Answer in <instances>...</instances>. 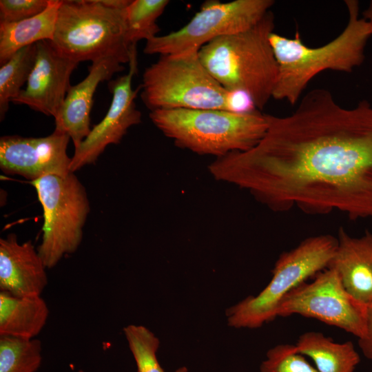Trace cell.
I'll return each mask as SVG.
<instances>
[{
    "label": "cell",
    "mask_w": 372,
    "mask_h": 372,
    "mask_svg": "<svg viewBox=\"0 0 372 372\" xmlns=\"http://www.w3.org/2000/svg\"><path fill=\"white\" fill-rule=\"evenodd\" d=\"M41 362L39 340L0 336V372H36Z\"/></svg>",
    "instance_id": "7402d4cb"
},
{
    "label": "cell",
    "mask_w": 372,
    "mask_h": 372,
    "mask_svg": "<svg viewBox=\"0 0 372 372\" xmlns=\"http://www.w3.org/2000/svg\"><path fill=\"white\" fill-rule=\"evenodd\" d=\"M344 2L348 22L336 38L322 46L306 45L298 31L293 39L271 33L270 42L278 65L272 98L294 105L311 79L321 72H351L363 63L366 45L372 37V28L360 17L358 1Z\"/></svg>",
    "instance_id": "7a4b0ae2"
},
{
    "label": "cell",
    "mask_w": 372,
    "mask_h": 372,
    "mask_svg": "<svg viewBox=\"0 0 372 372\" xmlns=\"http://www.w3.org/2000/svg\"><path fill=\"white\" fill-rule=\"evenodd\" d=\"M168 0H133L125 9L126 41L130 49L136 50L140 40L157 36L160 28L157 19L163 14Z\"/></svg>",
    "instance_id": "44dd1931"
},
{
    "label": "cell",
    "mask_w": 372,
    "mask_h": 372,
    "mask_svg": "<svg viewBox=\"0 0 372 372\" xmlns=\"http://www.w3.org/2000/svg\"><path fill=\"white\" fill-rule=\"evenodd\" d=\"M272 0L207 1L180 29L146 41L147 54H177L199 50L220 37L247 30L269 11Z\"/></svg>",
    "instance_id": "9c48e42d"
},
{
    "label": "cell",
    "mask_w": 372,
    "mask_h": 372,
    "mask_svg": "<svg viewBox=\"0 0 372 372\" xmlns=\"http://www.w3.org/2000/svg\"><path fill=\"white\" fill-rule=\"evenodd\" d=\"M141 97L151 111L176 109L227 110L225 90L202 63L198 51L161 55L145 68Z\"/></svg>",
    "instance_id": "52a82bcc"
},
{
    "label": "cell",
    "mask_w": 372,
    "mask_h": 372,
    "mask_svg": "<svg viewBox=\"0 0 372 372\" xmlns=\"http://www.w3.org/2000/svg\"><path fill=\"white\" fill-rule=\"evenodd\" d=\"M70 140L68 134L55 130L45 137L1 136L0 168L30 181L51 174L65 176L71 172L72 158L67 154Z\"/></svg>",
    "instance_id": "7c38bea8"
},
{
    "label": "cell",
    "mask_w": 372,
    "mask_h": 372,
    "mask_svg": "<svg viewBox=\"0 0 372 372\" xmlns=\"http://www.w3.org/2000/svg\"><path fill=\"white\" fill-rule=\"evenodd\" d=\"M337 246V238L321 234L309 237L282 253L269 284L258 295L248 296L226 309L228 326L257 329L276 318L280 304L289 293L329 267Z\"/></svg>",
    "instance_id": "8992f818"
},
{
    "label": "cell",
    "mask_w": 372,
    "mask_h": 372,
    "mask_svg": "<svg viewBox=\"0 0 372 372\" xmlns=\"http://www.w3.org/2000/svg\"><path fill=\"white\" fill-rule=\"evenodd\" d=\"M149 118L177 147L216 158L251 149L268 127L267 114L259 110L238 114L213 109L158 110L151 111Z\"/></svg>",
    "instance_id": "277c9868"
},
{
    "label": "cell",
    "mask_w": 372,
    "mask_h": 372,
    "mask_svg": "<svg viewBox=\"0 0 372 372\" xmlns=\"http://www.w3.org/2000/svg\"><path fill=\"white\" fill-rule=\"evenodd\" d=\"M175 372H188V369L186 366H180L178 368Z\"/></svg>",
    "instance_id": "83f0119b"
},
{
    "label": "cell",
    "mask_w": 372,
    "mask_h": 372,
    "mask_svg": "<svg viewBox=\"0 0 372 372\" xmlns=\"http://www.w3.org/2000/svg\"><path fill=\"white\" fill-rule=\"evenodd\" d=\"M260 372H319L300 353L296 346L281 344L266 353L260 366Z\"/></svg>",
    "instance_id": "cb8c5ba5"
},
{
    "label": "cell",
    "mask_w": 372,
    "mask_h": 372,
    "mask_svg": "<svg viewBox=\"0 0 372 372\" xmlns=\"http://www.w3.org/2000/svg\"><path fill=\"white\" fill-rule=\"evenodd\" d=\"M125 9L107 7L100 0L63 1L51 42L79 63L103 59L130 63L136 51L126 41Z\"/></svg>",
    "instance_id": "5b68a950"
},
{
    "label": "cell",
    "mask_w": 372,
    "mask_h": 372,
    "mask_svg": "<svg viewBox=\"0 0 372 372\" xmlns=\"http://www.w3.org/2000/svg\"><path fill=\"white\" fill-rule=\"evenodd\" d=\"M50 0H1L0 23H12L43 12Z\"/></svg>",
    "instance_id": "d4e9b609"
},
{
    "label": "cell",
    "mask_w": 372,
    "mask_h": 372,
    "mask_svg": "<svg viewBox=\"0 0 372 372\" xmlns=\"http://www.w3.org/2000/svg\"><path fill=\"white\" fill-rule=\"evenodd\" d=\"M259 143L216 158L213 178L247 191L275 212L297 207L323 215L333 211L352 220L372 219V105H340L316 88L289 115L267 114Z\"/></svg>",
    "instance_id": "6da1fadb"
},
{
    "label": "cell",
    "mask_w": 372,
    "mask_h": 372,
    "mask_svg": "<svg viewBox=\"0 0 372 372\" xmlns=\"http://www.w3.org/2000/svg\"><path fill=\"white\" fill-rule=\"evenodd\" d=\"M63 0H50L41 13L22 21L0 23V65L19 50L41 41H52Z\"/></svg>",
    "instance_id": "ac0fdd59"
},
{
    "label": "cell",
    "mask_w": 372,
    "mask_h": 372,
    "mask_svg": "<svg viewBox=\"0 0 372 372\" xmlns=\"http://www.w3.org/2000/svg\"><path fill=\"white\" fill-rule=\"evenodd\" d=\"M48 316L49 309L41 296L17 297L0 291V336L34 339Z\"/></svg>",
    "instance_id": "e0dca14e"
},
{
    "label": "cell",
    "mask_w": 372,
    "mask_h": 372,
    "mask_svg": "<svg viewBox=\"0 0 372 372\" xmlns=\"http://www.w3.org/2000/svg\"><path fill=\"white\" fill-rule=\"evenodd\" d=\"M129 65L127 74L109 81L108 87L112 94L109 110L79 147L74 149L70 166L71 172L94 163L107 145L118 144L130 127L141 123V112L135 103L140 87L132 88V78L137 70L136 57L132 58Z\"/></svg>",
    "instance_id": "8fae6325"
},
{
    "label": "cell",
    "mask_w": 372,
    "mask_h": 372,
    "mask_svg": "<svg viewBox=\"0 0 372 372\" xmlns=\"http://www.w3.org/2000/svg\"><path fill=\"white\" fill-rule=\"evenodd\" d=\"M37 45L32 44L17 51L0 68V118L3 120L9 103L21 92L33 69Z\"/></svg>",
    "instance_id": "ffe728a7"
},
{
    "label": "cell",
    "mask_w": 372,
    "mask_h": 372,
    "mask_svg": "<svg viewBox=\"0 0 372 372\" xmlns=\"http://www.w3.org/2000/svg\"><path fill=\"white\" fill-rule=\"evenodd\" d=\"M124 69L121 63L112 59L92 62L88 68L87 76L69 88L63 105L54 117L55 130L68 134L74 149L79 147L92 130L90 112L99 84L110 80L114 74Z\"/></svg>",
    "instance_id": "5bb4252c"
},
{
    "label": "cell",
    "mask_w": 372,
    "mask_h": 372,
    "mask_svg": "<svg viewBox=\"0 0 372 372\" xmlns=\"http://www.w3.org/2000/svg\"><path fill=\"white\" fill-rule=\"evenodd\" d=\"M45 267L31 240L15 234L0 239V291L17 297L40 296L48 285Z\"/></svg>",
    "instance_id": "9a60e30c"
},
{
    "label": "cell",
    "mask_w": 372,
    "mask_h": 372,
    "mask_svg": "<svg viewBox=\"0 0 372 372\" xmlns=\"http://www.w3.org/2000/svg\"><path fill=\"white\" fill-rule=\"evenodd\" d=\"M295 346L313 360L319 372H354L360 362L352 342H335L320 332L302 334Z\"/></svg>",
    "instance_id": "d6986e66"
},
{
    "label": "cell",
    "mask_w": 372,
    "mask_h": 372,
    "mask_svg": "<svg viewBox=\"0 0 372 372\" xmlns=\"http://www.w3.org/2000/svg\"><path fill=\"white\" fill-rule=\"evenodd\" d=\"M37 55L26 87L11 102L46 116H56L70 87L75 62L60 54L51 41L36 43Z\"/></svg>",
    "instance_id": "4fadbf2b"
},
{
    "label": "cell",
    "mask_w": 372,
    "mask_h": 372,
    "mask_svg": "<svg viewBox=\"0 0 372 372\" xmlns=\"http://www.w3.org/2000/svg\"><path fill=\"white\" fill-rule=\"evenodd\" d=\"M338 246L329 267L335 269L349 295L359 304H372V233L351 236L340 227Z\"/></svg>",
    "instance_id": "2e32d148"
},
{
    "label": "cell",
    "mask_w": 372,
    "mask_h": 372,
    "mask_svg": "<svg viewBox=\"0 0 372 372\" xmlns=\"http://www.w3.org/2000/svg\"><path fill=\"white\" fill-rule=\"evenodd\" d=\"M269 11L251 28L214 39L198 51L202 63L227 90H242L262 110L273 96L278 65L270 42L275 28Z\"/></svg>",
    "instance_id": "3957f363"
},
{
    "label": "cell",
    "mask_w": 372,
    "mask_h": 372,
    "mask_svg": "<svg viewBox=\"0 0 372 372\" xmlns=\"http://www.w3.org/2000/svg\"><path fill=\"white\" fill-rule=\"evenodd\" d=\"M363 17L369 22L372 28V1L363 13Z\"/></svg>",
    "instance_id": "4316f807"
},
{
    "label": "cell",
    "mask_w": 372,
    "mask_h": 372,
    "mask_svg": "<svg viewBox=\"0 0 372 372\" xmlns=\"http://www.w3.org/2000/svg\"><path fill=\"white\" fill-rule=\"evenodd\" d=\"M358 340L362 352L372 362V304L366 307L365 332Z\"/></svg>",
    "instance_id": "484cf974"
},
{
    "label": "cell",
    "mask_w": 372,
    "mask_h": 372,
    "mask_svg": "<svg viewBox=\"0 0 372 372\" xmlns=\"http://www.w3.org/2000/svg\"><path fill=\"white\" fill-rule=\"evenodd\" d=\"M123 333L137 372H165L157 358L160 340L151 330L141 324H132L124 327Z\"/></svg>",
    "instance_id": "603a6c76"
},
{
    "label": "cell",
    "mask_w": 372,
    "mask_h": 372,
    "mask_svg": "<svg viewBox=\"0 0 372 372\" xmlns=\"http://www.w3.org/2000/svg\"><path fill=\"white\" fill-rule=\"evenodd\" d=\"M30 183L43 210V235L37 250L45 267L50 269L79 247L90 203L85 187L74 172L65 176L47 175Z\"/></svg>",
    "instance_id": "ba28073f"
},
{
    "label": "cell",
    "mask_w": 372,
    "mask_h": 372,
    "mask_svg": "<svg viewBox=\"0 0 372 372\" xmlns=\"http://www.w3.org/2000/svg\"><path fill=\"white\" fill-rule=\"evenodd\" d=\"M298 314L318 320L358 338L365 332L366 307L343 287L337 271L328 267L289 293L280 304L278 316Z\"/></svg>",
    "instance_id": "30bf717a"
}]
</instances>
